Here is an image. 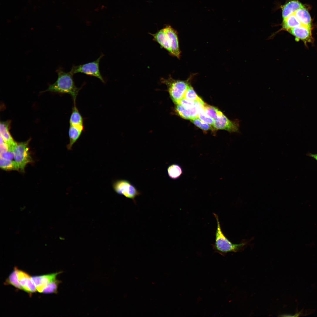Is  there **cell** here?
Wrapping results in <instances>:
<instances>
[{
  "label": "cell",
  "mask_w": 317,
  "mask_h": 317,
  "mask_svg": "<svg viewBox=\"0 0 317 317\" xmlns=\"http://www.w3.org/2000/svg\"><path fill=\"white\" fill-rule=\"evenodd\" d=\"M149 34L152 36L153 40L166 50L170 55L178 58H180L181 51L178 33L170 25H166L155 33Z\"/></svg>",
  "instance_id": "1"
},
{
  "label": "cell",
  "mask_w": 317,
  "mask_h": 317,
  "mask_svg": "<svg viewBox=\"0 0 317 317\" xmlns=\"http://www.w3.org/2000/svg\"><path fill=\"white\" fill-rule=\"evenodd\" d=\"M58 75L56 81L50 85L44 92L50 91L61 93H67L72 96L74 103H76V97L80 88L77 87L73 79V74L70 71L65 72L63 69L60 67L56 71Z\"/></svg>",
  "instance_id": "2"
},
{
  "label": "cell",
  "mask_w": 317,
  "mask_h": 317,
  "mask_svg": "<svg viewBox=\"0 0 317 317\" xmlns=\"http://www.w3.org/2000/svg\"><path fill=\"white\" fill-rule=\"evenodd\" d=\"M217 221V227L215 233V242L212 245L214 252L223 256H225L228 252H236L240 250L245 246L247 242H244L238 244H235L230 242L225 236L222 231L218 215L213 213Z\"/></svg>",
  "instance_id": "3"
},
{
  "label": "cell",
  "mask_w": 317,
  "mask_h": 317,
  "mask_svg": "<svg viewBox=\"0 0 317 317\" xmlns=\"http://www.w3.org/2000/svg\"><path fill=\"white\" fill-rule=\"evenodd\" d=\"M192 77L190 76L186 80L174 79L171 75L167 78L161 79V82L166 86L169 96L176 104H178L184 98L187 90L190 85L189 80Z\"/></svg>",
  "instance_id": "4"
},
{
  "label": "cell",
  "mask_w": 317,
  "mask_h": 317,
  "mask_svg": "<svg viewBox=\"0 0 317 317\" xmlns=\"http://www.w3.org/2000/svg\"><path fill=\"white\" fill-rule=\"evenodd\" d=\"M30 139L21 142H16L13 147L15 161L18 164L19 170L24 172L26 165L32 162L29 151L28 145Z\"/></svg>",
  "instance_id": "5"
},
{
  "label": "cell",
  "mask_w": 317,
  "mask_h": 317,
  "mask_svg": "<svg viewBox=\"0 0 317 317\" xmlns=\"http://www.w3.org/2000/svg\"><path fill=\"white\" fill-rule=\"evenodd\" d=\"M104 56V55L102 54L95 61L77 65H73L70 71L73 75L81 73L96 77L102 82L105 83L104 80L101 74L99 68L100 60Z\"/></svg>",
  "instance_id": "6"
},
{
  "label": "cell",
  "mask_w": 317,
  "mask_h": 317,
  "mask_svg": "<svg viewBox=\"0 0 317 317\" xmlns=\"http://www.w3.org/2000/svg\"><path fill=\"white\" fill-rule=\"evenodd\" d=\"M112 187L118 194L132 200L136 203L135 198L141 194V192L129 181L125 179H119L114 181Z\"/></svg>",
  "instance_id": "7"
},
{
  "label": "cell",
  "mask_w": 317,
  "mask_h": 317,
  "mask_svg": "<svg viewBox=\"0 0 317 317\" xmlns=\"http://www.w3.org/2000/svg\"><path fill=\"white\" fill-rule=\"evenodd\" d=\"M213 126L216 129L224 130L231 133L237 132L239 131V121L237 119L231 120L222 113L214 119Z\"/></svg>",
  "instance_id": "8"
},
{
  "label": "cell",
  "mask_w": 317,
  "mask_h": 317,
  "mask_svg": "<svg viewBox=\"0 0 317 317\" xmlns=\"http://www.w3.org/2000/svg\"><path fill=\"white\" fill-rule=\"evenodd\" d=\"M287 31L295 37L296 41L301 40L305 43L311 42L313 41L311 26L301 25Z\"/></svg>",
  "instance_id": "9"
},
{
  "label": "cell",
  "mask_w": 317,
  "mask_h": 317,
  "mask_svg": "<svg viewBox=\"0 0 317 317\" xmlns=\"http://www.w3.org/2000/svg\"><path fill=\"white\" fill-rule=\"evenodd\" d=\"M17 276L23 291L27 293L30 297L33 293L37 291L36 287L31 279V276L28 273L18 269Z\"/></svg>",
  "instance_id": "10"
},
{
  "label": "cell",
  "mask_w": 317,
  "mask_h": 317,
  "mask_svg": "<svg viewBox=\"0 0 317 317\" xmlns=\"http://www.w3.org/2000/svg\"><path fill=\"white\" fill-rule=\"evenodd\" d=\"M63 272L61 271L55 273L34 276H31V278L37 291L39 293H42L44 289L50 283L56 279L58 274Z\"/></svg>",
  "instance_id": "11"
},
{
  "label": "cell",
  "mask_w": 317,
  "mask_h": 317,
  "mask_svg": "<svg viewBox=\"0 0 317 317\" xmlns=\"http://www.w3.org/2000/svg\"><path fill=\"white\" fill-rule=\"evenodd\" d=\"M11 121L8 120L0 122V136L4 142L10 147L12 148L16 142L9 132Z\"/></svg>",
  "instance_id": "12"
},
{
  "label": "cell",
  "mask_w": 317,
  "mask_h": 317,
  "mask_svg": "<svg viewBox=\"0 0 317 317\" xmlns=\"http://www.w3.org/2000/svg\"><path fill=\"white\" fill-rule=\"evenodd\" d=\"M76 103H74L69 120L70 125L84 130L83 119L77 107Z\"/></svg>",
  "instance_id": "13"
},
{
  "label": "cell",
  "mask_w": 317,
  "mask_h": 317,
  "mask_svg": "<svg viewBox=\"0 0 317 317\" xmlns=\"http://www.w3.org/2000/svg\"><path fill=\"white\" fill-rule=\"evenodd\" d=\"M303 7V5L298 1L292 0L288 2L282 7L283 19L294 14L298 9Z\"/></svg>",
  "instance_id": "14"
},
{
  "label": "cell",
  "mask_w": 317,
  "mask_h": 317,
  "mask_svg": "<svg viewBox=\"0 0 317 317\" xmlns=\"http://www.w3.org/2000/svg\"><path fill=\"white\" fill-rule=\"evenodd\" d=\"M84 130L70 125L68 131L69 142L67 146L68 149L71 150L74 144L77 141Z\"/></svg>",
  "instance_id": "15"
},
{
  "label": "cell",
  "mask_w": 317,
  "mask_h": 317,
  "mask_svg": "<svg viewBox=\"0 0 317 317\" xmlns=\"http://www.w3.org/2000/svg\"><path fill=\"white\" fill-rule=\"evenodd\" d=\"M294 14L302 25L311 26V16L308 11L304 7L298 9Z\"/></svg>",
  "instance_id": "16"
},
{
  "label": "cell",
  "mask_w": 317,
  "mask_h": 317,
  "mask_svg": "<svg viewBox=\"0 0 317 317\" xmlns=\"http://www.w3.org/2000/svg\"><path fill=\"white\" fill-rule=\"evenodd\" d=\"M301 25V24L294 13L283 19L282 24V29L287 31L290 29Z\"/></svg>",
  "instance_id": "17"
},
{
  "label": "cell",
  "mask_w": 317,
  "mask_h": 317,
  "mask_svg": "<svg viewBox=\"0 0 317 317\" xmlns=\"http://www.w3.org/2000/svg\"><path fill=\"white\" fill-rule=\"evenodd\" d=\"M167 172L170 178L175 180L181 177L183 174V171L181 166L179 164L173 163L168 166Z\"/></svg>",
  "instance_id": "18"
},
{
  "label": "cell",
  "mask_w": 317,
  "mask_h": 317,
  "mask_svg": "<svg viewBox=\"0 0 317 317\" xmlns=\"http://www.w3.org/2000/svg\"><path fill=\"white\" fill-rule=\"evenodd\" d=\"M18 268L15 267L14 270L6 279L4 284L5 285H10L16 289L23 291V289L18 280L17 276Z\"/></svg>",
  "instance_id": "19"
},
{
  "label": "cell",
  "mask_w": 317,
  "mask_h": 317,
  "mask_svg": "<svg viewBox=\"0 0 317 317\" xmlns=\"http://www.w3.org/2000/svg\"><path fill=\"white\" fill-rule=\"evenodd\" d=\"M0 167L6 171L19 170L18 166L15 161L5 159L0 157Z\"/></svg>",
  "instance_id": "20"
},
{
  "label": "cell",
  "mask_w": 317,
  "mask_h": 317,
  "mask_svg": "<svg viewBox=\"0 0 317 317\" xmlns=\"http://www.w3.org/2000/svg\"><path fill=\"white\" fill-rule=\"evenodd\" d=\"M175 110L176 112L181 117L187 119H192L190 108H186L178 104H176Z\"/></svg>",
  "instance_id": "21"
},
{
  "label": "cell",
  "mask_w": 317,
  "mask_h": 317,
  "mask_svg": "<svg viewBox=\"0 0 317 317\" xmlns=\"http://www.w3.org/2000/svg\"><path fill=\"white\" fill-rule=\"evenodd\" d=\"M61 281L56 279L50 283L44 289L42 293L45 294H57L59 284Z\"/></svg>",
  "instance_id": "22"
},
{
  "label": "cell",
  "mask_w": 317,
  "mask_h": 317,
  "mask_svg": "<svg viewBox=\"0 0 317 317\" xmlns=\"http://www.w3.org/2000/svg\"><path fill=\"white\" fill-rule=\"evenodd\" d=\"M203 107L206 113L214 120L222 113L216 108L205 103Z\"/></svg>",
  "instance_id": "23"
},
{
  "label": "cell",
  "mask_w": 317,
  "mask_h": 317,
  "mask_svg": "<svg viewBox=\"0 0 317 317\" xmlns=\"http://www.w3.org/2000/svg\"><path fill=\"white\" fill-rule=\"evenodd\" d=\"M187 100L194 101H202L201 98L196 93L193 87L190 85L187 90L184 98Z\"/></svg>",
  "instance_id": "24"
},
{
  "label": "cell",
  "mask_w": 317,
  "mask_h": 317,
  "mask_svg": "<svg viewBox=\"0 0 317 317\" xmlns=\"http://www.w3.org/2000/svg\"><path fill=\"white\" fill-rule=\"evenodd\" d=\"M190 120L195 125L204 131L213 130L215 129L211 125L202 121L198 117Z\"/></svg>",
  "instance_id": "25"
},
{
  "label": "cell",
  "mask_w": 317,
  "mask_h": 317,
  "mask_svg": "<svg viewBox=\"0 0 317 317\" xmlns=\"http://www.w3.org/2000/svg\"><path fill=\"white\" fill-rule=\"evenodd\" d=\"M198 117L202 121L213 126L214 120L205 112L203 106L200 107L198 110Z\"/></svg>",
  "instance_id": "26"
},
{
  "label": "cell",
  "mask_w": 317,
  "mask_h": 317,
  "mask_svg": "<svg viewBox=\"0 0 317 317\" xmlns=\"http://www.w3.org/2000/svg\"><path fill=\"white\" fill-rule=\"evenodd\" d=\"M196 104V101L187 100L184 98H183L178 103L186 109H190L193 107L195 106Z\"/></svg>",
  "instance_id": "27"
},
{
  "label": "cell",
  "mask_w": 317,
  "mask_h": 317,
  "mask_svg": "<svg viewBox=\"0 0 317 317\" xmlns=\"http://www.w3.org/2000/svg\"><path fill=\"white\" fill-rule=\"evenodd\" d=\"M0 157L7 159L12 160L14 158L13 150H10L6 152L0 154Z\"/></svg>",
  "instance_id": "28"
},
{
  "label": "cell",
  "mask_w": 317,
  "mask_h": 317,
  "mask_svg": "<svg viewBox=\"0 0 317 317\" xmlns=\"http://www.w3.org/2000/svg\"><path fill=\"white\" fill-rule=\"evenodd\" d=\"M306 155L317 161V154H313L309 152Z\"/></svg>",
  "instance_id": "29"
}]
</instances>
